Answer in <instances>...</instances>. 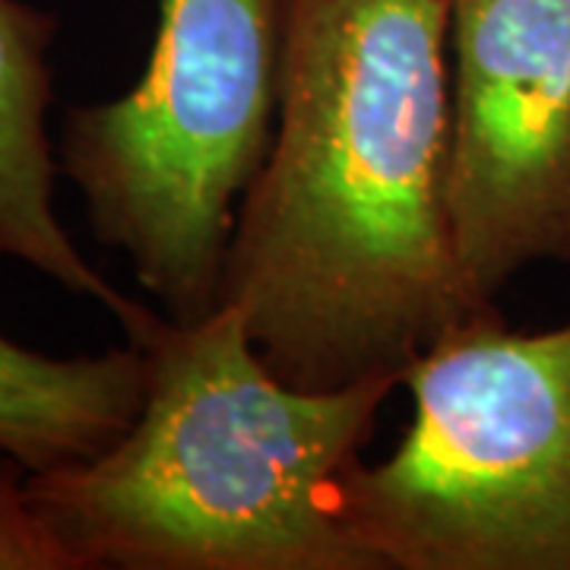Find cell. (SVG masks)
I'll return each mask as SVG.
<instances>
[{"label": "cell", "mask_w": 570, "mask_h": 570, "mask_svg": "<svg viewBox=\"0 0 570 570\" xmlns=\"http://www.w3.org/2000/svg\"><path fill=\"white\" fill-rule=\"evenodd\" d=\"M450 0H283L276 134L219 305L292 387L400 377L494 311L453 245Z\"/></svg>", "instance_id": "1"}, {"label": "cell", "mask_w": 570, "mask_h": 570, "mask_svg": "<svg viewBox=\"0 0 570 570\" xmlns=\"http://www.w3.org/2000/svg\"><path fill=\"white\" fill-rule=\"evenodd\" d=\"M146 396L111 448L29 472L80 570H381L336 517V485L400 377L305 390L264 365L235 305L134 343Z\"/></svg>", "instance_id": "2"}, {"label": "cell", "mask_w": 570, "mask_h": 570, "mask_svg": "<svg viewBox=\"0 0 570 570\" xmlns=\"http://www.w3.org/2000/svg\"><path fill=\"white\" fill-rule=\"evenodd\" d=\"M412 422L336 517L381 570H570V321L453 326L403 374Z\"/></svg>", "instance_id": "3"}, {"label": "cell", "mask_w": 570, "mask_h": 570, "mask_svg": "<svg viewBox=\"0 0 570 570\" xmlns=\"http://www.w3.org/2000/svg\"><path fill=\"white\" fill-rule=\"evenodd\" d=\"M283 0H163L140 82L63 115L61 171L99 245L178 324L219 307L238 206L276 134Z\"/></svg>", "instance_id": "4"}, {"label": "cell", "mask_w": 570, "mask_h": 570, "mask_svg": "<svg viewBox=\"0 0 570 570\" xmlns=\"http://www.w3.org/2000/svg\"><path fill=\"white\" fill-rule=\"evenodd\" d=\"M450 228L494 305L527 266H570V0H450Z\"/></svg>", "instance_id": "5"}, {"label": "cell", "mask_w": 570, "mask_h": 570, "mask_svg": "<svg viewBox=\"0 0 570 570\" xmlns=\"http://www.w3.org/2000/svg\"><path fill=\"white\" fill-rule=\"evenodd\" d=\"M58 20L32 3L0 0V257L36 266L48 279L108 307L127 340H140L156 311L121 295L82 261L55 213V163L48 140L51 45Z\"/></svg>", "instance_id": "6"}, {"label": "cell", "mask_w": 570, "mask_h": 570, "mask_svg": "<svg viewBox=\"0 0 570 570\" xmlns=\"http://www.w3.org/2000/svg\"><path fill=\"white\" fill-rule=\"evenodd\" d=\"M142 396L146 355L134 343L55 358L0 336V450L29 472L96 460L134 425Z\"/></svg>", "instance_id": "7"}, {"label": "cell", "mask_w": 570, "mask_h": 570, "mask_svg": "<svg viewBox=\"0 0 570 570\" xmlns=\"http://www.w3.org/2000/svg\"><path fill=\"white\" fill-rule=\"evenodd\" d=\"M29 469L0 450V570H80L26 491Z\"/></svg>", "instance_id": "8"}]
</instances>
